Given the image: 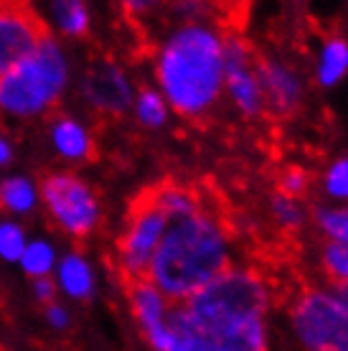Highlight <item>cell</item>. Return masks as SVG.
Here are the masks:
<instances>
[{
    "instance_id": "cell-1",
    "label": "cell",
    "mask_w": 348,
    "mask_h": 351,
    "mask_svg": "<svg viewBox=\"0 0 348 351\" xmlns=\"http://www.w3.org/2000/svg\"><path fill=\"white\" fill-rule=\"evenodd\" d=\"M227 34L209 21H186L158 44L153 56L156 89L171 112L201 120L224 97Z\"/></svg>"
},
{
    "instance_id": "cell-2",
    "label": "cell",
    "mask_w": 348,
    "mask_h": 351,
    "mask_svg": "<svg viewBox=\"0 0 348 351\" xmlns=\"http://www.w3.org/2000/svg\"><path fill=\"white\" fill-rule=\"evenodd\" d=\"M272 293L260 270L229 267L196 295L173 306L183 324L224 351H267Z\"/></svg>"
},
{
    "instance_id": "cell-3",
    "label": "cell",
    "mask_w": 348,
    "mask_h": 351,
    "mask_svg": "<svg viewBox=\"0 0 348 351\" xmlns=\"http://www.w3.org/2000/svg\"><path fill=\"white\" fill-rule=\"evenodd\" d=\"M232 234L216 214L203 206L168 221V229L150 260L145 280L173 306H181L232 267Z\"/></svg>"
},
{
    "instance_id": "cell-4",
    "label": "cell",
    "mask_w": 348,
    "mask_h": 351,
    "mask_svg": "<svg viewBox=\"0 0 348 351\" xmlns=\"http://www.w3.org/2000/svg\"><path fill=\"white\" fill-rule=\"evenodd\" d=\"M69 87V53L56 36L49 34L23 62L0 77V114L16 123L41 120L59 107Z\"/></svg>"
},
{
    "instance_id": "cell-5",
    "label": "cell",
    "mask_w": 348,
    "mask_h": 351,
    "mask_svg": "<svg viewBox=\"0 0 348 351\" xmlns=\"http://www.w3.org/2000/svg\"><path fill=\"white\" fill-rule=\"evenodd\" d=\"M303 351H348V298L338 288H308L290 308Z\"/></svg>"
},
{
    "instance_id": "cell-6",
    "label": "cell",
    "mask_w": 348,
    "mask_h": 351,
    "mask_svg": "<svg viewBox=\"0 0 348 351\" xmlns=\"http://www.w3.org/2000/svg\"><path fill=\"white\" fill-rule=\"evenodd\" d=\"M49 219L71 239L92 237L102 221V202L95 186L74 171H51L38 184Z\"/></svg>"
},
{
    "instance_id": "cell-7",
    "label": "cell",
    "mask_w": 348,
    "mask_h": 351,
    "mask_svg": "<svg viewBox=\"0 0 348 351\" xmlns=\"http://www.w3.org/2000/svg\"><path fill=\"white\" fill-rule=\"evenodd\" d=\"M168 229V217L160 211L153 196L142 193L127 211V219L114 242V263L125 282L142 280L148 275L150 260Z\"/></svg>"
},
{
    "instance_id": "cell-8",
    "label": "cell",
    "mask_w": 348,
    "mask_h": 351,
    "mask_svg": "<svg viewBox=\"0 0 348 351\" xmlns=\"http://www.w3.org/2000/svg\"><path fill=\"white\" fill-rule=\"evenodd\" d=\"M135 84L120 62L110 56H95L79 77V95L89 112L99 117H122L130 112Z\"/></svg>"
},
{
    "instance_id": "cell-9",
    "label": "cell",
    "mask_w": 348,
    "mask_h": 351,
    "mask_svg": "<svg viewBox=\"0 0 348 351\" xmlns=\"http://www.w3.org/2000/svg\"><path fill=\"white\" fill-rule=\"evenodd\" d=\"M224 97H229L232 107L247 120L267 112L257 53L236 34H227V46H224Z\"/></svg>"
},
{
    "instance_id": "cell-10",
    "label": "cell",
    "mask_w": 348,
    "mask_h": 351,
    "mask_svg": "<svg viewBox=\"0 0 348 351\" xmlns=\"http://www.w3.org/2000/svg\"><path fill=\"white\" fill-rule=\"evenodd\" d=\"M49 34L46 21L31 5L0 3V77L23 62Z\"/></svg>"
},
{
    "instance_id": "cell-11",
    "label": "cell",
    "mask_w": 348,
    "mask_h": 351,
    "mask_svg": "<svg viewBox=\"0 0 348 351\" xmlns=\"http://www.w3.org/2000/svg\"><path fill=\"white\" fill-rule=\"evenodd\" d=\"M127 303L140 334L153 351H166L171 343V311L173 303L145 278L127 282Z\"/></svg>"
},
{
    "instance_id": "cell-12",
    "label": "cell",
    "mask_w": 348,
    "mask_h": 351,
    "mask_svg": "<svg viewBox=\"0 0 348 351\" xmlns=\"http://www.w3.org/2000/svg\"><path fill=\"white\" fill-rule=\"evenodd\" d=\"M257 66L267 110L279 117L295 112L303 99V80L295 66L277 56H257Z\"/></svg>"
},
{
    "instance_id": "cell-13",
    "label": "cell",
    "mask_w": 348,
    "mask_h": 351,
    "mask_svg": "<svg viewBox=\"0 0 348 351\" xmlns=\"http://www.w3.org/2000/svg\"><path fill=\"white\" fill-rule=\"evenodd\" d=\"M49 143L51 150L64 163H89L95 158V135L84 120H79L69 112H56L49 123Z\"/></svg>"
},
{
    "instance_id": "cell-14",
    "label": "cell",
    "mask_w": 348,
    "mask_h": 351,
    "mask_svg": "<svg viewBox=\"0 0 348 351\" xmlns=\"http://www.w3.org/2000/svg\"><path fill=\"white\" fill-rule=\"evenodd\" d=\"M53 282L59 295L66 300H89L97 290L95 265L82 250H69L59 257V265L53 270Z\"/></svg>"
},
{
    "instance_id": "cell-15",
    "label": "cell",
    "mask_w": 348,
    "mask_h": 351,
    "mask_svg": "<svg viewBox=\"0 0 348 351\" xmlns=\"http://www.w3.org/2000/svg\"><path fill=\"white\" fill-rule=\"evenodd\" d=\"M41 206L38 184L28 173H8L0 181V209L13 217H28Z\"/></svg>"
},
{
    "instance_id": "cell-16",
    "label": "cell",
    "mask_w": 348,
    "mask_h": 351,
    "mask_svg": "<svg viewBox=\"0 0 348 351\" xmlns=\"http://www.w3.org/2000/svg\"><path fill=\"white\" fill-rule=\"evenodd\" d=\"M348 77V41L343 36H328L315 59V82L321 87H336Z\"/></svg>"
},
{
    "instance_id": "cell-17",
    "label": "cell",
    "mask_w": 348,
    "mask_h": 351,
    "mask_svg": "<svg viewBox=\"0 0 348 351\" xmlns=\"http://www.w3.org/2000/svg\"><path fill=\"white\" fill-rule=\"evenodd\" d=\"M53 31L64 38H84L92 28V10L82 0H53L49 5Z\"/></svg>"
},
{
    "instance_id": "cell-18",
    "label": "cell",
    "mask_w": 348,
    "mask_h": 351,
    "mask_svg": "<svg viewBox=\"0 0 348 351\" xmlns=\"http://www.w3.org/2000/svg\"><path fill=\"white\" fill-rule=\"evenodd\" d=\"M59 250L49 237H28V245L18 260V270L26 275L28 280H41L53 278V270L59 265Z\"/></svg>"
},
{
    "instance_id": "cell-19",
    "label": "cell",
    "mask_w": 348,
    "mask_h": 351,
    "mask_svg": "<svg viewBox=\"0 0 348 351\" xmlns=\"http://www.w3.org/2000/svg\"><path fill=\"white\" fill-rule=\"evenodd\" d=\"M130 112L138 120V125L148 128V130H160L171 117V107L156 87H140L135 92Z\"/></svg>"
},
{
    "instance_id": "cell-20",
    "label": "cell",
    "mask_w": 348,
    "mask_h": 351,
    "mask_svg": "<svg viewBox=\"0 0 348 351\" xmlns=\"http://www.w3.org/2000/svg\"><path fill=\"white\" fill-rule=\"evenodd\" d=\"M315 224L333 245H348V204H325L315 209Z\"/></svg>"
},
{
    "instance_id": "cell-21",
    "label": "cell",
    "mask_w": 348,
    "mask_h": 351,
    "mask_svg": "<svg viewBox=\"0 0 348 351\" xmlns=\"http://www.w3.org/2000/svg\"><path fill=\"white\" fill-rule=\"evenodd\" d=\"M171 331H173V336H171V343H168L166 351H224L216 341H211L203 334L188 328L181 318L175 316V311H171Z\"/></svg>"
},
{
    "instance_id": "cell-22",
    "label": "cell",
    "mask_w": 348,
    "mask_h": 351,
    "mask_svg": "<svg viewBox=\"0 0 348 351\" xmlns=\"http://www.w3.org/2000/svg\"><path fill=\"white\" fill-rule=\"evenodd\" d=\"M28 245V232L18 219H0V263L18 265Z\"/></svg>"
},
{
    "instance_id": "cell-23",
    "label": "cell",
    "mask_w": 348,
    "mask_h": 351,
    "mask_svg": "<svg viewBox=\"0 0 348 351\" xmlns=\"http://www.w3.org/2000/svg\"><path fill=\"white\" fill-rule=\"evenodd\" d=\"M270 214L272 219L277 221L282 229H300L305 224V219H308V211H305V206L297 199H290V196H285V193L275 191L270 199Z\"/></svg>"
},
{
    "instance_id": "cell-24",
    "label": "cell",
    "mask_w": 348,
    "mask_h": 351,
    "mask_svg": "<svg viewBox=\"0 0 348 351\" xmlns=\"http://www.w3.org/2000/svg\"><path fill=\"white\" fill-rule=\"evenodd\" d=\"M323 193L333 204H348V156H340L323 173Z\"/></svg>"
},
{
    "instance_id": "cell-25",
    "label": "cell",
    "mask_w": 348,
    "mask_h": 351,
    "mask_svg": "<svg viewBox=\"0 0 348 351\" xmlns=\"http://www.w3.org/2000/svg\"><path fill=\"white\" fill-rule=\"evenodd\" d=\"M323 270L338 288H348V245H333L325 242L323 247Z\"/></svg>"
},
{
    "instance_id": "cell-26",
    "label": "cell",
    "mask_w": 348,
    "mask_h": 351,
    "mask_svg": "<svg viewBox=\"0 0 348 351\" xmlns=\"http://www.w3.org/2000/svg\"><path fill=\"white\" fill-rule=\"evenodd\" d=\"M44 324L56 331V334H64L69 331L71 326V311L64 300H53V303H46L44 306Z\"/></svg>"
},
{
    "instance_id": "cell-27",
    "label": "cell",
    "mask_w": 348,
    "mask_h": 351,
    "mask_svg": "<svg viewBox=\"0 0 348 351\" xmlns=\"http://www.w3.org/2000/svg\"><path fill=\"white\" fill-rule=\"evenodd\" d=\"M279 193H285L290 199H297L300 202V196L308 191V173H305L303 168H288L285 173L279 176Z\"/></svg>"
},
{
    "instance_id": "cell-28",
    "label": "cell",
    "mask_w": 348,
    "mask_h": 351,
    "mask_svg": "<svg viewBox=\"0 0 348 351\" xmlns=\"http://www.w3.org/2000/svg\"><path fill=\"white\" fill-rule=\"evenodd\" d=\"M31 290H34V298L46 306V303H53L59 300V290H56V282L53 278H41V280H31Z\"/></svg>"
},
{
    "instance_id": "cell-29",
    "label": "cell",
    "mask_w": 348,
    "mask_h": 351,
    "mask_svg": "<svg viewBox=\"0 0 348 351\" xmlns=\"http://www.w3.org/2000/svg\"><path fill=\"white\" fill-rule=\"evenodd\" d=\"M13 160H16V148H13V143H10L5 135H0V168H8Z\"/></svg>"
}]
</instances>
